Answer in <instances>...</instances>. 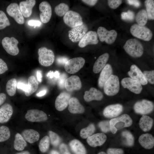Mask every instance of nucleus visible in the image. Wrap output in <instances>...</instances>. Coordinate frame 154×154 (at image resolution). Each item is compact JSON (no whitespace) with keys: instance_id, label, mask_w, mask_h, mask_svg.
Instances as JSON below:
<instances>
[{"instance_id":"nucleus-1","label":"nucleus","mask_w":154,"mask_h":154,"mask_svg":"<svg viewBox=\"0 0 154 154\" xmlns=\"http://www.w3.org/2000/svg\"><path fill=\"white\" fill-rule=\"evenodd\" d=\"M123 48L126 52L134 58L141 57L143 55L144 49L141 43L135 38H130L125 42Z\"/></svg>"},{"instance_id":"nucleus-2","label":"nucleus","mask_w":154,"mask_h":154,"mask_svg":"<svg viewBox=\"0 0 154 154\" xmlns=\"http://www.w3.org/2000/svg\"><path fill=\"white\" fill-rule=\"evenodd\" d=\"M133 121L128 114H124L109 121L110 131L116 133L118 129L129 127L132 124Z\"/></svg>"},{"instance_id":"nucleus-3","label":"nucleus","mask_w":154,"mask_h":154,"mask_svg":"<svg viewBox=\"0 0 154 154\" xmlns=\"http://www.w3.org/2000/svg\"><path fill=\"white\" fill-rule=\"evenodd\" d=\"M130 32L133 36L145 41L150 40L153 37V33L149 28L137 24L131 26Z\"/></svg>"},{"instance_id":"nucleus-4","label":"nucleus","mask_w":154,"mask_h":154,"mask_svg":"<svg viewBox=\"0 0 154 154\" xmlns=\"http://www.w3.org/2000/svg\"><path fill=\"white\" fill-rule=\"evenodd\" d=\"M103 87L104 92L108 96H114L117 94L120 88L118 76L112 74L105 82Z\"/></svg>"},{"instance_id":"nucleus-5","label":"nucleus","mask_w":154,"mask_h":154,"mask_svg":"<svg viewBox=\"0 0 154 154\" xmlns=\"http://www.w3.org/2000/svg\"><path fill=\"white\" fill-rule=\"evenodd\" d=\"M38 60L39 63L42 66H48L54 62L55 56L53 51L45 47H41L38 49Z\"/></svg>"},{"instance_id":"nucleus-6","label":"nucleus","mask_w":154,"mask_h":154,"mask_svg":"<svg viewBox=\"0 0 154 154\" xmlns=\"http://www.w3.org/2000/svg\"><path fill=\"white\" fill-rule=\"evenodd\" d=\"M97 33L101 42L105 41L108 44H111L114 43L117 36V33L116 31L114 30L108 31L102 27H98Z\"/></svg>"},{"instance_id":"nucleus-7","label":"nucleus","mask_w":154,"mask_h":154,"mask_svg":"<svg viewBox=\"0 0 154 154\" xmlns=\"http://www.w3.org/2000/svg\"><path fill=\"white\" fill-rule=\"evenodd\" d=\"M85 63V60L82 57L73 58L66 62L64 69L68 73L74 74L78 72L83 66Z\"/></svg>"},{"instance_id":"nucleus-8","label":"nucleus","mask_w":154,"mask_h":154,"mask_svg":"<svg viewBox=\"0 0 154 154\" xmlns=\"http://www.w3.org/2000/svg\"><path fill=\"white\" fill-rule=\"evenodd\" d=\"M18 43V40L13 37H5L2 41L3 48L8 53L12 56L16 55L19 53Z\"/></svg>"},{"instance_id":"nucleus-9","label":"nucleus","mask_w":154,"mask_h":154,"mask_svg":"<svg viewBox=\"0 0 154 154\" xmlns=\"http://www.w3.org/2000/svg\"><path fill=\"white\" fill-rule=\"evenodd\" d=\"M63 19L65 24L72 28L81 25L83 23L80 14L71 10L69 11L65 14Z\"/></svg>"},{"instance_id":"nucleus-10","label":"nucleus","mask_w":154,"mask_h":154,"mask_svg":"<svg viewBox=\"0 0 154 154\" xmlns=\"http://www.w3.org/2000/svg\"><path fill=\"white\" fill-rule=\"evenodd\" d=\"M133 108L136 113L145 115L149 114L153 111L154 104L151 101L143 100L136 102Z\"/></svg>"},{"instance_id":"nucleus-11","label":"nucleus","mask_w":154,"mask_h":154,"mask_svg":"<svg viewBox=\"0 0 154 154\" xmlns=\"http://www.w3.org/2000/svg\"><path fill=\"white\" fill-rule=\"evenodd\" d=\"M88 30L87 26L83 23L81 25L72 28L68 31V36L72 42H77L81 40Z\"/></svg>"},{"instance_id":"nucleus-12","label":"nucleus","mask_w":154,"mask_h":154,"mask_svg":"<svg viewBox=\"0 0 154 154\" xmlns=\"http://www.w3.org/2000/svg\"><path fill=\"white\" fill-rule=\"evenodd\" d=\"M121 84L124 88L128 89L136 94H140L142 90V85L136 80L129 77H126L121 80Z\"/></svg>"},{"instance_id":"nucleus-13","label":"nucleus","mask_w":154,"mask_h":154,"mask_svg":"<svg viewBox=\"0 0 154 154\" xmlns=\"http://www.w3.org/2000/svg\"><path fill=\"white\" fill-rule=\"evenodd\" d=\"M25 118L29 121L40 122L46 120L48 117L44 112L37 109L28 110L25 116Z\"/></svg>"},{"instance_id":"nucleus-14","label":"nucleus","mask_w":154,"mask_h":154,"mask_svg":"<svg viewBox=\"0 0 154 154\" xmlns=\"http://www.w3.org/2000/svg\"><path fill=\"white\" fill-rule=\"evenodd\" d=\"M8 14L13 17L18 24H23L24 23V19L19 6L16 3L10 4L6 8Z\"/></svg>"},{"instance_id":"nucleus-15","label":"nucleus","mask_w":154,"mask_h":154,"mask_svg":"<svg viewBox=\"0 0 154 154\" xmlns=\"http://www.w3.org/2000/svg\"><path fill=\"white\" fill-rule=\"evenodd\" d=\"M40 11V17L41 21L46 23L50 21L52 14L51 7L49 3L47 1L41 2L39 5Z\"/></svg>"},{"instance_id":"nucleus-16","label":"nucleus","mask_w":154,"mask_h":154,"mask_svg":"<svg viewBox=\"0 0 154 154\" xmlns=\"http://www.w3.org/2000/svg\"><path fill=\"white\" fill-rule=\"evenodd\" d=\"M98 40L97 33L90 31L83 37L78 43L80 48H83L89 44H96L98 43Z\"/></svg>"},{"instance_id":"nucleus-17","label":"nucleus","mask_w":154,"mask_h":154,"mask_svg":"<svg viewBox=\"0 0 154 154\" xmlns=\"http://www.w3.org/2000/svg\"><path fill=\"white\" fill-rule=\"evenodd\" d=\"M128 74L130 78L139 82L141 85H146L148 83L143 72L135 65L133 64L130 67Z\"/></svg>"},{"instance_id":"nucleus-18","label":"nucleus","mask_w":154,"mask_h":154,"mask_svg":"<svg viewBox=\"0 0 154 154\" xmlns=\"http://www.w3.org/2000/svg\"><path fill=\"white\" fill-rule=\"evenodd\" d=\"M123 109V106L119 104L110 105L104 108L103 114L107 118L116 117L122 113Z\"/></svg>"},{"instance_id":"nucleus-19","label":"nucleus","mask_w":154,"mask_h":154,"mask_svg":"<svg viewBox=\"0 0 154 154\" xmlns=\"http://www.w3.org/2000/svg\"><path fill=\"white\" fill-rule=\"evenodd\" d=\"M82 83L79 77L76 75H72L66 80L64 87L68 92L80 90L82 87Z\"/></svg>"},{"instance_id":"nucleus-20","label":"nucleus","mask_w":154,"mask_h":154,"mask_svg":"<svg viewBox=\"0 0 154 154\" xmlns=\"http://www.w3.org/2000/svg\"><path fill=\"white\" fill-rule=\"evenodd\" d=\"M70 98V94L65 92L61 93L56 98L55 103L56 109L59 111H62L65 109L68 105Z\"/></svg>"},{"instance_id":"nucleus-21","label":"nucleus","mask_w":154,"mask_h":154,"mask_svg":"<svg viewBox=\"0 0 154 154\" xmlns=\"http://www.w3.org/2000/svg\"><path fill=\"white\" fill-rule=\"evenodd\" d=\"M107 139L106 135L102 133L94 134L87 138V141L91 146L95 147L102 145Z\"/></svg>"},{"instance_id":"nucleus-22","label":"nucleus","mask_w":154,"mask_h":154,"mask_svg":"<svg viewBox=\"0 0 154 154\" xmlns=\"http://www.w3.org/2000/svg\"><path fill=\"white\" fill-rule=\"evenodd\" d=\"M13 112L12 106L6 103L0 108V123L8 122L11 118Z\"/></svg>"},{"instance_id":"nucleus-23","label":"nucleus","mask_w":154,"mask_h":154,"mask_svg":"<svg viewBox=\"0 0 154 154\" xmlns=\"http://www.w3.org/2000/svg\"><path fill=\"white\" fill-rule=\"evenodd\" d=\"M35 3V0H27L20 2L19 7L23 16L28 17L31 15L33 8Z\"/></svg>"},{"instance_id":"nucleus-24","label":"nucleus","mask_w":154,"mask_h":154,"mask_svg":"<svg viewBox=\"0 0 154 154\" xmlns=\"http://www.w3.org/2000/svg\"><path fill=\"white\" fill-rule=\"evenodd\" d=\"M103 97L102 92L94 87L91 88L89 91H86L84 96V100L87 102L93 100L100 101L103 98Z\"/></svg>"},{"instance_id":"nucleus-25","label":"nucleus","mask_w":154,"mask_h":154,"mask_svg":"<svg viewBox=\"0 0 154 154\" xmlns=\"http://www.w3.org/2000/svg\"><path fill=\"white\" fill-rule=\"evenodd\" d=\"M112 71L111 65L106 64L102 70L98 80V85L100 88L103 87L105 82L112 74Z\"/></svg>"},{"instance_id":"nucleus-26","label":"nucleus","mask_w":154,"mask_h":154,"mask_svg":"<svg viewBox=\"0 0 154 154\" xmlns=\"http://www.w3.org/2000/svg\"><path fill=\"white\" fill-rule=\"evenodd\" d=\"M68 109L69 112L72 114L82 113L85 111L84 107L80 103L76 98H71L69 101Z\"/></svg>"},{"instance_id":"nucleus-27","label":"nucleus","mask_w":154,"mask_h":154,"mask_svg":"<svg viewBox=\"0 0 154 154\" xmlns=\"http://www.w3.org/2000/svg\"><path fill=\"white\" fill-rule=\"evenodd\" d=\"M109 57L108 53L100 56L95 61L93 67V71L95 73H99L106 65Z\"/></svg>"},{"instance_id":"nucleus-28","label":"nucleus","mask_w":154,"mask_h":154,"mask_svg":"<svg viewBox=\"0 0 154 154\" xmlns=\"http://www.w3.org/2000/svg\"><path fill=\"white\" fill-rule=\"evenodd\" d=\"M138 140L141 145L145 149H150L154 147V137L150 134L146 133L141 135L139 137Z\"/></svg>"},{"instance_id":"nucleus-29","label":"nucleus","mask_w":154,"mask_h":154,"mask_svg":"<svg viewBox=\"0 0 154 154\" xmlns=\"http://www.w3.org/2000/svg\"><path fill=\"white\" fill-rule=\"evenodd\" d=\"M22 135L25 140L30 143H33L38 141L40 137L38 132L33 129L24 130L22 132Z\"/></svg>"},{"instance_id":"nucleus-30","label":"nucleus","mask_w":154,"mask_h":154,"mask_svg":"<svg viewBox=\"0 0 154 154\" xmlns=\"http://www.w3.org/2000/svg\"><path fill=\"white\" fill-rule=\"evenodd\" d=\"M69 145L74 154H86L84 146L78 140L74 139L72 140L70 142Z\"/></svg>"},{"instance_id":"nucleus-31","label":"nucleus","mask_w":154,"mask_h":154,"mask_svg":"<svg viewBox=\"0 0 154 154\" xmlns=\"http://www.w3.org/2000/svg\"><path fill=\"white\" fill-rule=\"evenodd\" d=\"M153 122L152 118L147 116L143 115L139 121V126L143 131H147L151 129Z\"/></svg>"},{"instance_id":"nucleus-32","label":"nucleus","mask_w":154,"mask_h":154,"mask_svg":"<svg viewBox=\"0 0 154 154\" xmlns=\"http://www.w3.org/2000/svg\"><path fill=\"white\" fill-rule=\"evenodd\" d=\"M27 145V143L22 135L19 133H16L14 143L15 149L17 151H22Z\"/></svg>"},{"instance_id":"nucleus-33","label":"nucleus","mask_w":154,"mask_h":154,"mask_svg":"<svg viewBox=\"0 0 154 154\" xmlns=\"http://www.w3.org/2000/svg\"><path fill=\"white\" fill-rule=\"evenodd\" d=\"M17 84L16 80L15 78H11L7 82L6 89L7 94L10 96H13L15 94Z\"/></svg>"},{"instance_id":"nucleus-34","label":"nucleus","mask_w":154,"mask_h":154,"mask_svg":"<svg viewBox=\"0 0 154 154\" xmlns=\"http://www.w3.org/2000/svg\"><path fill=\"white\" fill-rule=\"evenodd\" d=\"M135 19L137 24L141 26H144L147 23L148 19L146 11L143 9L137 13Z\"/></svg>"},{"instance_id":"nucleus-35","label":"nucleus","mask_w":154,"mask_h":154,"mask_svg":"<svg viewBox=\"0 0 154 154\" xmlns=\"http://www.w3.org/2000/svg\"><path fill=\"white\" fill-rule=\"evenodd\" d=\"M146 7V12L149 20L154 19V1L147 0L145 1Z\"/></svg>"},{"instance_id":"nucleus-36","label":"nucleus","mask_w":154,"mask_h":154,"mask_svg":"<svg viewBox=\"0 0 154 154\" xmlns=\"http://www.w3.org/2000/svg\"><path fill=\"white\" fill-rule=\"evenodd\" d=\"M121 135L124 139V144L129 147L133 146L134 143V138L132 134L129 131H125L121 133Z\"/></svg>"},{"instance_id":"nucleus-37","label":"nucleus","mask_w":154,"mask_h":154,"mask_svg":"<svg viewBox=\"0 0 154 154\" xmlns=\"http://www.w3.org/2000/svg\"><path fill=\"white\" fill-rule=\"evenodd\" d=\"M95 130V127L93 123L90 124L87 127L82 129L80 131V135L83 139H86L91 136Z\"/></svg>"},{"instance_id":"nucleus-38","label":"nucleus","mask_w":154,"mask_h":154,"mask_svg":"<svg viewBox=\"0 0 154 154\" xmlns=\"http://www.w3.org/2000/svg\"><path fill=\"white\" fill-rule=\"evenodd\" d=\"M69 7L67 5L61 3L55 7L54 11L57 15L62 17L64 15L69 11Z\"/></svg>"},{"instance_id":"nucleus-39","label":"nucleus","mask_w":154,"mask_h":154,"mask_svg":"<svg viewBox=\"0 0 154 154\" xmlns=\"http://www.w3.org/2000/svg\"><path fill=\"white\" fill-rule=\"evenodd\" d=\"M50 145V138L46 135L43 137L40 140L39 144V148L42 153L46 152L48 149Z\"/></svg>"},{"instance_id":"nucleus-40","label":"nucleus","mask_w":154,"mask_h":154,"mask_svg":"<svg viewBox=\"0 0 154 154\" xmlns=\"http://www.w3.org/2000/svg\"><path fill=\"white\" fill-rule=\"evenodd\" d=\"M10 136V131L7 127L5 126L0 127V142L7 140Z\"/></svg>"},{"instance_id":"nucleus-41","label":"nucleus","mask_w":154,"mask_h":154,"mask_svg":"<svg viewBox=\"0 0 154 154\" xmlns=\"http://www.w3.org/2000/svg\"><path fill=\"white\" fill-rule=\"evenodd\" d=\"M31 87V91L29 96L31 95L37 89L38 83L35 77L33 76H30L28 79V83Z\"/></svg>"},{"instance_id":"nucleus-42","label":"nucleus","mask_w":154,"mask_h":154,"mask_svg":"<svg viewBox=\"0 0 154 154\" xmlns=\"http://www.w3.org/2000/svg\"><path fill=\"white\" fill-rule=\"evenodd\" d=\"M10 25L9 21L5 13L0 10V30L4 29Z\"/></svg>"},{"instance_id":"nucleus-43","label":"nucleus","mask_w":154,"mask_h":154,"mask_svg":"<svg viewBox=\"0 0 154 154\" xmlns=\"http://www.w3.org/2000/svg\"><path fill=\"white\" fill-rule=\"evenodd\" d=\"M49 138L51 144L54 147L57 146L60 142V138L58 135L52 131L48 132Z\"/></svg>"},{"instance_id":"nucleus-44","label":"nucleus","mask_w":154,"mask_h":154,"mask_svg":"<svg viewBox=\"0 0 154 154\" xmlns=\"http://www.w3.org/2000/svg\"><path fill=\"white\" fill-rule=\"evenodd\" d=\"M135 16L134 12L130 10H128L126 12H123L121 14L122 19L126 21H132L134 19Z\"/></svg>"},{"instance_id":"nucleus-45","label":"nucleus","mask_w":154,"mask_h":154,"mask_svg":"<svg viewBox=\"0 0 154 154\" xmlns=\"http://www.w3.org/2000/svg\"><path fill=\"white\" fill-rule=\"evenodd\" d=\"M98 126L101 130L104 133L108 132L110 131L109 120L100 121L98 124Z\"/></svg>"},{"instance_id":"nucleus-46","label":"nucleus","mask_w":154,"mask_h":154,"mask_svg":"<svg viewBox=\"0 0 154 154\" xmlns=\"http://www.w3.org/2000/svg\"><path fill=\"white\" fill-rule=\"evenodd\" d=\"M144 76L147 80L152 84L154 83V70H145L143 72Z\"/></svg>"},{"instance_id":"nucleus-47","label":"nucleus","mask_w":154,"mask_h":154,"mask_svg":"<svg viewBox=\"0 0 154 154\" xmlns=\"http://www.w3.org/2000/svg\"><path fill=\"white\" fill-rule=\"evenodd\" d=\"M122 0H109L108 1L109 6L112 9H116L117 8L121 3Z\"/></svg>"},{"instance_id":"nucleus-48","label":"nucleus","mask_w":154,"mask_h":154,"mask_svg":"<svg viewBox=\"0 0 154 154\" xmlns=\"http://www.w3.org/2000/svg\"><path fill=\"white\" fill-rule=\"evenodd\" d=\"M66 74L65 73L62 74L60 76L58 81V84L61 88H63L64 87V84L66 79L67 78Z\"/></svg>"},{"instance_id":"nucleus-49","label":"nucleus","mask_w":154,"mask_h":154,"mask_svg":"<svg viewBox=\"0 0 154 154\" xmlns=\"http://www.w3.org/2000/svg\"><path fill=\"white\" fill-rule=\"evenodd\" d=\"M107 154H123V150L121 149L109 148L107 151Z\"/></svg>"},{"instance_id":"nucleus-50","label":"nucleus","mask_w":154,"mask_h":154,"mask_svg":"<svg viewBox=\"0 0 154 154\" xmlns=\"http://www.w3.org/2000/svg\"><path fill=\"white\" fill-rule=\"evenodd\" d=\"M8 70V68L6 63L0 58V74L4 73Z\"/></svg>"},{"instance_id":"nucleus-51","label":"nucleus","mask_w":154,"mask_h":154,"mask_svg":"<svg viewBox=\"0 0 154 154\" xmlns=\"http://www.w3.org/2000/svg\"><path fill=\"white\" fill-rule=\"evenodd\" d=\"M59 150L61 154H71L67 146L64 143H62L60 145Z\"/></svg>"},{"instance_id":"nucleus-52","label":"nucleus","mask_w":154,"mask_h":154,"mask_svg":"<svg viewBox=\"0 0 154 154\" xmlns=\"http://www.w3.org/2000/svg\"><path fill=\"white\" fill-rule=\"evenodd\" d=\"M69 59L65 56H59L56 59V63L59 65H65L66 62Z\"/></svg>"},{"instance_id":"nucleus-53","label":"nucleus","mask_w":154,"mask_h":154,"mask_svg":"<svg viewBox=\"0 0 154 154\" xmlns=\"http://www.w3.org/2000/svg\"><path fill=\"white\" fill-rule=\"evenodd\" d=\"M28 24L30 26H34L35 28L36 26H40L41 24V23L38 20H30L28 22Z\"/></svg>"},{"instance_id":"nucleus-54","label":"nucleus","mask_w":154,"mask_h":154,"mask_svg":"<svg viewBox=\"0 0 154 154\" xmlns=\"http://www.w3.org/2000/svg\"><path fill=\"white\" fill-rule=\"evenodd\" d=\"M127 3L136 7H139L141 5V3L139 1L135 0H128L126 1Z\"/></svg>"},{"instance_id":"nucleus-55","label":"nucleus","mask_w":154,"mask_h":154,"mask_svg":"<svg viewBox=\"0 0 154 154\" xmlns=\"http://www.w3.org/2000/svg\"><path fill=\"white\" fill-rule=\"evenodd\" d=\"M82 1L86 4L90 6L94 5L98 2V0H82Z\"/></svg>"},{"instance_id":"nucleus-56","label":"nucleus","mask_w":154,"mask_h":154,"mask_svg":"<svg viewBox=\"0 0 154 154\" xmlns=\"http://www.w3.org/2000/svg\"><path fill=\"white\" fill-rule=\"evenodd\" d=\"M6 99V96L5 93H0V106L4 102Z\"/></svg>"},{"instance_id":"nucleus-57","label":"nucleus","mask_w":154,"mask_h":154,"mask_svg":"<svg viewBox=\"0 0 154 154\" xmlns=\"http://www.w3.org/2000/svg\"><path fill=\"white\" fill-rule=\"evenodd\" d=\"M37 76L38 81L41 82L42 81V75L40 70H38L37 72Z\"/></svg>"},{"instance_id":"nucleus-58","label":"nucleus","mask_w":154,"mask_h":154,"mask_svg":"<svg viewBox=\"0 0 154 154\" xmlns=\"http://www.w3.org/2000/svg\"><path fill=\"white\" fill-rule=\"evenodd\" d=\"M46 92L45 90H42L36 94V96L38 97H41L44 95Z\"/></svg>"},{"instance_id":"nucleus-59","label":"nucleus","mask_w":154,"mask_h":154,"mask_svg":"<svg viewBox=\"0 0 154 154\" xmlns=\"http://www.w3.org/2000/svg\"><path fill=\"white\" fill-rule=\"evenodd\" d=\"M47 77L52 78L54 77V72L53 71H50L47 73Z\"/></svg>"},{"instance_id":"nucleus-60","label":"nucleus","mask_w":154,"mask_h":154,"mask_svg":"<svg viewBox=\"0 0 154 154\" xmlns=\"http://www.w3.org/2000/svg\"><path fill=\"white\" fill-rule=\"evenodd\" d=\"M54 77L57 78H59L60 74L59 72L58 71H56L54 72Z\"/></svg>"},{"instance_id":"nucleus-61","label":"nucleus","mask_w":154,"mask_h":154,"mask_svg":"<svg viewBox=\"0 0 154 154\" xmlns=\"http://www.w3.org/2000/svg\"><path fill=\"white\" fill-rule=\"evenodd\" d=\"M49 154H60V153L56 150H52L50 151Z\"/></svg>"},{"instance_id":"nucleus-62","label":"nucleus","mask_w":154,"mask_h":154,"mask_svg":"<svg viewBox=\"0 0 154 154\" xmlns=\"http://www.w3.org/2000/svg\"><path fill=\"white\" fill-rule=\"evenodd\" d=\"M16 154H30V153L28 151H26L18 153Z\"/></svg>"},{"instance_id":"nucleus-63","label":"nucleus","mask_w":154,"mask_h":154,"mask_svg":"<svg viewBox=\"0 0 154 154\" xmlns=\"http://www.w3.org/2000/svg\"><path fill=\"white\" fill-rule=\"evenodd\" d=\"M98 154H107L104 151H101L98 153Z\"/></svg>"}]
</instances>
